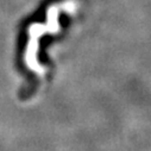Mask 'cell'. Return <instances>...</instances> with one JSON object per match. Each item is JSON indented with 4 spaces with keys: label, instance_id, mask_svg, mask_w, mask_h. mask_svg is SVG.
Wrapping results in <instances>:
<instances>
[{
    "label": "cell",
    "instance_id": "1",
    "mask_svg": "<svg viewBox=\"0 0 151 151\" xmlns=\"http://www.w3.org/2000/svg\"><path fill=\"white\" fill-rule=\"evenodd\" d=\"M56 18H57V10H56V7H51L48 12V25L43 26L40 24H35V25H31L29 29L30 40H29L27 48L25 51V62L30 69H32L33 71L38 73V74L43 73V69L38 64V62H37V57H36L37 49H38V37H41L45 32L52 33L58 30Z\"/></svg>",
    "mask_w": 151,
    "mask_h": 151
}]
</instances>
